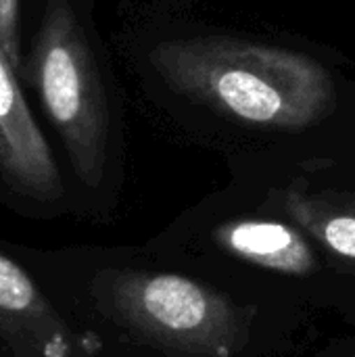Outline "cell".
<instances>
[{"label": "cell", "instance_id": "obj_2", "mask_svg": "<svg viewBox=\"0 0 355 357\" xmlns=\"http://www.w3.org/2000/svg\"><path fill=\"white\" fill-rule=\"evenodd\" d=\"M27 67L73 172L98 186L111 138L109 98L90 40L67 0H46Z\"/></svg>", "mask_w": 355, "mask_h": 357}, {"label": "cell", "instance_id": "obj_8", "mask_svg": "<svg viewBox=\"0 0 355 357\" xmlns=\"http://www.w3.org/2000/svg\"><path fill=\"white\" fill-rule=\"evenodd\" d=\"M0 46L8 54L15 71H21L19 48V0H0Z\"/></svg>", "mask_w": 355, "mask_h": 357}, {"label": "cell", "instance_id": "obj_4", "mask_svg": "<svg viewBox=\"0 0 355 357\" xmlns=\"http://www.w3.org/2000/svg\"><path fill=\"white\" fill-rule=\"evenodd\" d=\"M0 176L19 195L52 203L63 197V180L52 151L33 121L0 46Z\"/></svg>", "mask_w": 355, "mask_h": 357}, {"label": "cell", "instance_id": "obj_6", "mask_svg": "<svg viewBox=\"0 0 355 357\" xmlns=\"http://www.w3.org/2000/svg\"><path fill=\"white\" fill-rule=\"evenodd\" d=\"M218 238L234 255L270 270L308 274L314 268V255L305 241L278 222H234L224 226Z\"/></svg>", "mask_w": 355, "mask_h": 357}, {"label": "cell", "instance_id": "obj_1", "mask_svg": "<svg viewBox=\"0 0 355 357\" xmlns=\"http://www.w3.org/2000/svg\"><path fill=\"white\" fill-rule=\"evenodd\" d=\"M155 69L178 92L234 119L301 130L335 107V84L314 59L236 38H178L155 46Z\"/></svg>", "mask_w": 355, "mask_h": 357}, {"label": "cell", "instance_id": "obj_5", "mask_svg": "<svg viewBox=\"0 0 355 357\" xmlns=\"http://www.w3.org/2000/svg\"><path fill=\"white\" fill-rule=\"evenodd\" d=\"M0 343L13 357H82V343L33 278L0 251Z\"/></svg>", "mask_w": 355, "mask_h": 357}, {"label": "cell", "instance_id": "obj_3", "mask_svg": "<svg viewBox=\"0 0 355 357\" xmlns=\"http://www.w3.org/2000/svg\"><path fill=\"white\" fill-rule=\"evenodd\" d=\"M109 314L153 343L190 357H230L241 324L218 293L176 274L119 272L107 278Z\"/></svg>", "mask_w": 355, "mask_h": 357}, {"label": "cell", "instance_id": "obj_9", "mask_svg": "<svg viewBox=\"0 0 355 357\" xmlns=\"http://www.w3.org/2000/svg\"><path fill=\"white\" fill-rule=\"evenodd\" d=\"M0 357H13V356H8V354H6L4 349H0Z\"/></svg>", "mask_w": 355, "mask_h": 357}, {"label": "cell", "instance_id": "obj_7", "mask_svg": "<svg viewBox=\"0 0 355 357\" xmlns=\"http://www.w3.org/2000/svg\"><path fill=\"white\" fill-rule=\"evenodd\" d=\"M287 207L291 215L326 247L343 257L355 259V213H345L328 203L310 199L297 188L289 192Z\"/></svg>", "mask_w": 355, "mask_h": 357}]
</instances>
